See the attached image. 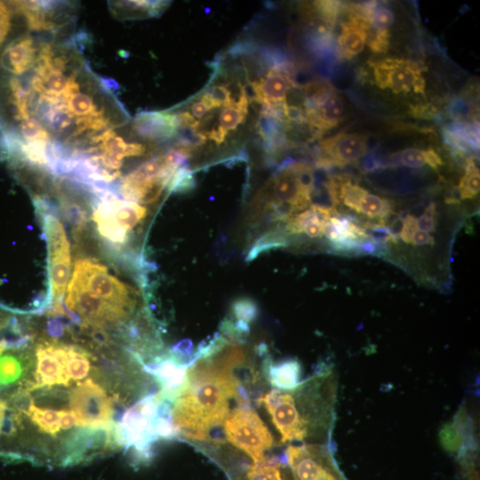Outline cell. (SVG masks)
I'll return each mask as SVG.
<instances>
[{
  "label": "cell",
  "instance_id": "1",
  "mask_svg": "<svg viewBox=\"0 0 480 480\" xmlns=\"http://www.w3.org/2000/svg\"><path fill=\"white\" fill-rule=\"evenodd\" d=\"M251 359L247 347L235 339L220 338L206 348L185 371L173 398V433L204 444L246 388L252 377L243 383L239 373Z\"/></svg>",
  "mask_w": 480,
  "mask_h": 480
},
{
  "label": "cell",
  "instance_id": "2",
  "mask_svg": "<svg viewBox=\"0 0 480 480\" xmlns=\"http://www.w3.org/2000/svg\"><path fill=\"white\" fill-rule=\"evenodd\" d=\"M314 190L313 169L302 162H292L275 174L267 192L258 202L259 212L273 213L285 220L295 212L306 209Z\"/></svg>",
  "mask_w": 480,
  "mask_h": 480
},
{
  "label": "cell",
  "instance_id": "3",
  "mask_svg": "<svg viewBox=\"0 0 480 480\" xmlns=\"http://www.w3.org/2000/svg\"><path fill=\"white\" fill-rule=\"evenodd\" d=\"M247 390L238 398L237 406L228 412L223 424L225 440L234 447L260 462L265 452L272 447L274 438L257 412L250 407ZM221 424V425H222Z\"/></svg>",
  "mask_w": 480,
  "mask_h": 480
},
{
  "label": "cell",
  "instance_id": "4",
  "mask_svg": "<svg viewBox=\"0 0 480 480\" xmlns=\"http://www.w3.org/2000/svg\"><path fill=\"white\" fill-rule=\"evenodd\" d=\"M42 212L44 230L46 237L50 276V308L48 315L67 314L62 301L67 289L70 269V250L65 229L56 216L46 212L41 199L36 201Z\"/></svg>",
  "mask_w": 480,
  "mask_h": 480
},
{
  "label": "cell",
  "instance_id": "5",
  "mask_svg": "<svg viewBox=\"0 0 480 480\" xmlns=\"http://www.w3.org/2000/svg\"><path fill=\"white\" fill-rule=\"evenodd\" d=\"M94 195L92 219L99 233L109 243L124 244L129 231L146 217L147 209L135 202L120 199L108 189Z\"/></svg>",
  "mask_w": 480,
  "mask_h": 480
},
{
  "label": "cell",
  "instance_id": "6",
  "mask_svg": "<svg viewBox=\"0 0 480 480\" xmlns=\"http://www.w3.org/2000/svg\"><path fill=\"white\" fill-rule=\"evenodd\" d=\"M304 90V114L307 124L323 133L341 123L346 113L342 96L326 82H313Z\"/></svg>",
  "mask_w": 480,
  "mask_h": 480
},
{
  "label": "cell",
  "instance_id": "7",
  "mask_svg": "<svg viewBox=\"0 0 480 480\" xmlns=\"http://www.w3.org/2000/svg\"><path fill=\"white\" fill-rule=\"evenodd\" d=\"M368 65L377 87L398 94L425 95L426 80L416 61L390 57L369 61Z\"/></svg>",
  "mask_w": 480,
  "mask_h": 480
},
{
  "label": "cell",
  "instance_id": "8",
  "mask_svg": "<svg viewBox=\"0 0 480 480\" xmlns=\"http://www.w3.org/2000/svg\"><path fill=\"white\" fill-rule=\"evenodd\" d=\"M68 403L77 426L100 427L113 421L114 403L104 388L92 379L76 385L69 394Z\"/></svg>",
  "mask_w": 480,
  "mask_h": 480
},
{
  "label": "cell",
  "instance_id": "9",
  "mask_svg": "<svg viewBox=\"0 0 480 480\" xmlns=\"http://www.w3.org/2000/svg\"><path fill=\"white\" fill-rule=\"evenodd\" d=\"M66 306L86 324L96 328L119 323L129 316L128 313L104 300L73 276L68 286Z\"/></svg>",
  "mask_w": 480,
  "mask_h": 480
},
{
  "label": "cell",
  "instance_id": "10",
  "mask_svg": "<svg viewBox=\"0 0 480 480\" xmlns=\"http://www.w3.org/2000/svg\"><path fill=\"white\" fill-rule=\"evenodd\" d=\"M72 276L113 306L129 315L132 311L134 301L131 291L109 275L105 266L89 259L79 260L74 265Z\"/></svg>",
  "mask_w": 480,
  "mask_h": 480
},
{
  "label": "cell",
  "instance_id": "11",
  "mask_svg": "<svg viewBox=\"0 0 480 480\" xmlns=\"http://www.w3.org/2000/svg\"><path fill=\"white\" fill-rule=\"evenodd\" d=\"M256 402L265 406L281 435V443L302 441L308 436L310 424L300 415L292 390L272 389Z\"/></svg>",
  "mask_w": 480,
  "mask_h": 480
},
{
  "label": "cell",
  "instance_id": "12",
  "mask_svg": "<svg viewBox=\"0 0 480 480\" xmlns=\"http://www.w3.org/2000/svg\"><path fill=\"white\" fill-rule=\"evenodd\" d=\"M286 459L294 480H340L325 452L312 445H290Z\"/></svg>",
  "mask_w": 480,
  "mask_h": 480
},
{
  "label": "cell",
  "instance_id": "13",
  "mask_svg": "<svg viewBox=\"0 0 480 480\" xmlns=\"http://www.w3.org/2000/svg\"><path fill=\"white\" fill-rule=\"evenodd\" d=\"M367 139L357 132H340L319 143L320 167L343 166L356 163L366 153Z\"/></svg>",
  "mask_w": 480,
  "mask_h": 480
},
{
  "label": "cell",
  "instance_id": "14",
  "mask_svg": "<svg viewBox=\"0 0 480 480\" xmlns=\"http://www.w3.org/2000/svg\"><path fill=\"white\" fill-rule=\"evenodd\" d=\"M256 83L261 97L260 104L270 106L284 115L288 104V92L296 86L290 68L283 64H276Z\"/></svg>",
  "mask_w": 480,
  "mask_h": 480
},
{
  "label": "cell",
  "instance_id": "15",
  "mask_svg": "<svg viewBox=\"0 0 480 480\" xmlns=\"http://www.w3.org/2000/svg\"><path fill=\"white\" fill-rule=\"evenodd\" d=\"M357 7L369 26L367 45L372 52H386L390 44L389 28L395 21L393 12L376 3L357 4Z\"/></svg>",
  "mask_w": 480,
  "mask_h": 480
},
{
  "label": "cell",
  "instance_id": "16",
  "mask_svg": "<svg viewBox=\"0 0 480 480\" xmlns=\"http://www.w3.org/2000/svg\"><path fill=\"white\" fill-rule=\"evenodd\" d=\"M369 37V26L357 4H352L348 19L340 25L338 36V51L342 58L351 60L360 54Z\"/></svg>",
  "mask_w": 480,
  "mask_h": 480
},
{
  "label": "cell",
  "instance_id": "17",
  "mask_svg": "<svg viewBox=\"0 0 480 480\" xmlns=\"http://www.w3.org/2000/svg\"><path fill=\"white\" fill-rule=\"evenodd\" d=\"M175 114L168 111H143L132 121L134 132L147 140H164L173 137L178 131Z\"/></svg>",
  "mask_w": 480,
  "mask_h": 480
},
{
  "label": "cell",
  "instance_id": "18",
  "mask_svg": "<svg viewBox=\"0 0 480 480\" xmlns=\"http://www.w3.org/2000/svg\"><path fill=\"white\" fill-rule=\"evenodd\" d=\"M40 45L28 35L20 36L12 41L3 51L1 63L3 68L14 76H21L34 68Z\"/></svg>",
  "mask_w": 480,
  "mask_h": 480
},
{
  "label": "cell",
  "instance_id": "19",
  "mask_svg": "<svg viewBox=\"0 0 480 480\" xmlns=\"http://www.w3.org/2000/svg\"><path fill=\"white\" fill-rule=\"evenodd\" d=\"M36 359L34 390L53 385L68 386L70 384L71 380L68 372L54 355L51 343L37 345Z\"/></svg>",
  "mask_w": 480,
  "mask_h": 480
},
{
  "label": "cell",
  "instance_id": "20",
  "mask_svg": "<svg viewBox=\"0 0 480 480\" xmlns=\"http://www.w3.org/2000/svg\"><path fill=\"white\" fill-rule=\"evenodd\" d=\"M338 214L333 208L312 204L308 209L284 220V231L289 235L305 234L310 238L321 236L325 222Z\"/></svg>",
  "mask_w": 480,
  "mask_h": 480
},
{
  "label": "cell",
  "instance_id": "21",
  "mask_svg": "<svg viewBox=\"0 0 480 480\" xmlns=\"http://www.w3.org/2000/svg\"><path fill=\"white\" fill-rule=\"evenodd\" d=\"M0 354V389H5L17 384L24 387L31 380H26L25 376L31 368L32 360L20 348ZM20 387V388H21Z\"/></svg>",
  "mask_w": 480,
  "mask_h": 480
},
{
  "label": "cell",
  "instance_id": "22",
  "mask_svg": "<svg viewBox=\"0 0 480 480\" xmlns=\"http://www.w3.org/2000/svg\"><path fill=\"white\" fill-rule=\"evenodd\" d=\"M167 5L162 1H116L109 3V9L116 18L129 20L157 16Z\"/></svg>",
  "mask_w": 480,
  "mask_h": 480
},
{
  "label": "cell",
  "instance_id": "23",
  "mask_svg": "<svg viewBox=\"0 0 480 480\" xmlns=\"http://www.w3.org/2000/svg\"><path fill=\"white\" fill-rule=\"evenodd\" d=\"M300 365L296 360H287L277 364H265V372L268 381L284 391H291L300 383Z\"/></svg>",
  "mask_w": 480,
  "mask_h": 480
},
{
  "label": "cell",
  "instance_id": "24",
  "mask_svg": "<svg viewBox=\"0 0 480 480\" xmlns=\"http://www.w3.org/2000/svg\"><path fill=\"white\" fill-rule=\"evenodd\" d=\"M392 207L390 200L364 189L356 202L354 212L366 218L384 220L392 212Z\"/></svg>",
  "mask_w": 480,
  "mask_h": 480
},
{
  "label": "cell",
  "instance_id": "25",
  "mask_svg": "<svg viewBox=\"0 0 480 480\" xmlns=\"http://www.w3.org/2000/svg\"><path fill=\"white\" fill-rule=\"evenodd\" d=\"M398 164L409 168H420L428 165L437 169L444 163L440 155L433 148H407L396 154Z\"/></svg>",
  "mask_w": 480,
  "mask_h": 480
},
{
  "label": "cell",
  "instance_id": "26",
  "mask_svg": "<svg viewBox=\"0 0 480 480\" xmlns=\"http://www.w3.org/2000/svg\"><path fill=\"white\" fill-rule=\"evenodd\" d=\"M248 100L240 88V96L237 101L225 107L220 114L218 125L225 132L235 130L243 123L248 112Z\"/></svg>",
  "mask_w": 480,
  "mask_h": 480
},
{
  "label": "cell",
  "instance_id": "27",
  "mask_svg": "<svg viewBox=\"0 0 480 480\" xmlns=\"http://www.w3.org/2000/svg\"><path fill=\"white\" fill-rule=\"evenodd\" d=\"M283 465L276 459H268L248 466L239 480H284Z\"/></svg>",
  "mask_w": 480,
  "mask_h": 480
},
{
  "label": "cell",
  "instance_id": "28",
  "mask_svg": "<svg viewBox=\"0 0 480 480\" xmlns=\"http://www.w3.org/2000/svg\"><path fill=\"white\" fill-rule=\"evenodd\" d=\"M67 372L72 380L79 381L88 376L91 370L90 355L84 349L68 346Z\"/></svg>",
  "mask_w": 480,
  "mask_h": 480
},
{
  "label": "cell",
  "instance_id": "29",
  "mask_svg": "<svg viewBox=\"0 0 480 480\" xmlns=\"http://www.w3.org/2000/svg\"><path fill=\"white\" fill-rule=\"evenodd\" d=\"M28 416L44 433L55 436L60 430V411L40 408L34 404Z\"/></svg>",
  "mask_w": 480,
  "mask_h": 480
},
{
  "label": "cell",
  "instance_id": "30",
  "mask_svg": "<svg viewBox=\"0 0 480 480\" xmlns=\"http://www.w3.org/2000/svg\"><path fill=\"white\" fill-rule=\"evenodd\" d=\"M480 189L479 169L472 159L468 162L465 173L462 176L458 190L461 199H471L476 197Z\"/></svg>",
  "mask_w": 480,
  "mask_h": 480
},
{
  "label": "cell",
  "instance_id": "31",
  "mask_svg": "<svg viewBox=\"0 0 480 480\" xmlns=\"http://www.w3.org/2000/svg\"><path fill=\"white\" fill-rule=\"evenodd\" d=\"M5 402L7 408H11L12 412L20 414L24 413L27 416L34 405L30 391L23 387L14 391Z\"/></svg>",
  "mask_w": 480,
  "mask_h": 480
},
{
  "label": "cell",
  "instance_id": "32",
  "mask_svg": "<svg viewBox=\"0 0 480 480\" xmlns=\"http://www.w3.org/2000/svg\"><path fill=\"white\" fill-rule=\"evenodd\" d=\"M204 95L209 100L213 108L220 106L227 107L235 101L229 90L221 84L212 86Z\"/></svg>",
  "mask_w": 480,
  "mask_h": 480
},
{
  "label": "cell",
  "instance_id": "33",
  "mask_svg": "<svg viewBox=\"0 0 480 480\" xmlns=\"http://www.w3.org/2000/svg\"><path fill=\"white\" fill-rule=\"evenodd\" d=\"M12 12L10 4L0 1V46L7 38L12 28Z\"/></svg>",
  "mask_w": 480,
  "mask_h": 480
},
{
  "label": "cell",
  "instance_id": "34",
  "mask_svg": "<svg viewBox=\"0 0 480 480\" xmlns=\"http://www.w3.org/2000/svg\"><path fill=\"white\" fill-rule=\"evenodd\" d=\"M417 228L424 232H433L436 228V206L430 204L417 220Z\"/></svg>",
  "mask_w": 480,
  "mask_h": 480
},
{
  "label": "cell",
  "instance_id": "35",
  "mask_svg": "<svg viewBox=\"0 0 480 480\" xmlns=\"http://www.w3.org/2000/svg\"><path fill=\"white\" fill-rule=\"evenodd\" d=\"M417 229V220L415 217L407 215L403 220L400 230L401 239L407 244H412V236Z\"/></svg>",
  "mask_w": 480,
  "mask_h": 480
},
{
  "label": "cell",
  "instance_id": "36",
  "mask_svg": "<svg viewBox=\"0 0 480 480\" xmlns=\"http://www.w3.org/2000/svg\"><path fill=\"white\" fill-rule=\"evenodd\" d=\"M211 109H213V108L204 95L200 98V100L193 103L190 107L192 116H194L196 119L202 118Z\"/></svg>",
  "mask_w": 480,
  "mask_h": 480
},
{
  "label": "cell",
  "instance_id": "37",
  "mask_svg": "<svg viewBox=\"0 0 480 480\" xmlns=\"http://www.w3.org/2000/svg\"><path fill=\"white\" fill-rule=\"evenodd\" d=\"M77 425L75 414L71 411L60 410V427L63 430H68Z\"/></svg>",
  "mask_w": 480,
  "mask_h": 480
},
{
  "label": "cell",
  "instance_id": "38",
  "mask_svg": "<svg viewBox=\"0 0 480 480\" xmlns=\"http://www.w3.org/2000/svg\"><path fill=\"white\" fill-rule=\"evenodd\" d=\"M412 244L417 245L434 244V237L428 232L417 229L412 236Z\"/></svg>",
  "mask_w": 480,
  "mask_h": 480
},
{
  "label": "cell",
  "instance_id": "39",
  "mask_svg": "<svg viewBox=\"0 0 480 480\" xmlns=\"http://www.w3.org/2000/svg\"><path fill=\"white\" fill-rule=\"evenodd\" d=\"M47 331L53 337H60L64 333V326L60 319L52 318L47 323Z\"/></svg>",
  "mask_w": 480,
  "mask_h": 480
},
{
  "label": "cell",
  "instance_id": "40",
  "mask_svg": "<svg viewBox=\"0 0 480 480\" xmlns=\"http://www.w3.org/2000/svg\"><path fill=\"white\" fill-rule=\"evenodd\" d=\"M2 401H3V400H2V399H0V404L2 403Z\"/></svg>",
  "mask_w": 480,
  "mask_h": 480
}]
</instances>
